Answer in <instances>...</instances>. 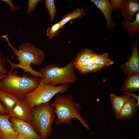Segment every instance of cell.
I'll return each instance as SVG.
<instances>
[{"label":"cell","mask_w":139,"mask_h":139,"mask_svg":"<svg viewBox=\"0 0 139 139\" xmlns=\"http://www.w3.org/2000/svg\"><path fill=\"white\" fill-rule=\"evenodd\" d=\"M1 37L5 39L8 43V45L13 50L14 55L17 56L16 58L19 61L18 64L12 62L8 59L4 58L11 66V70H13L15 68L22 69L23 73L27 72L30 73L29 75L41 77L42 75L39 71H36L30 66L32 64L34 66H39L44 62L45 57L44 51L37 48L33 45L29 43L25 42L20 45L18 49H15L9 41L7 34L1 36Z\"/></svg>","instance_id":"1"},{"label":"cell","mask_w":139,"mask_h":139,"mask_svg":"<svg viewBox=\"0 0 139 139\" xmlns=\"http://www.w3.org/2000/svg\"><path fill=\"white\" fill-rule=\"evenodd\" d=\"M19 73L17 70L7 71L6 76L0 81V89L11 93L20 100L37 87L41 77H32L26 73L20 76Z\"/></svg>","instance_id":"2"},{"label":"cell","mask_w":139,"mask_h":139,"mask_svg":"<svg viewBox=\"0 0 139 139\" xmlns=\"http://www.w3.org/2000/svg\"><path fill=\"white\" fill-rule=\"evenodd\" d=\"M73 100V96L70 94H56L54 100L51 103L54 108L56 126L64 124H70L72 119L76 118L87 129H89L87 121L80 113L81 110V106Z\"/></svg>","instance_id":"3"},{"label":"cell","mask_w":139,"mask_h":139,"mask_svg":"<svg viewBox=\"0 0 139 139\" xmlns=\"http://www.w3.org/2000/svg\"><path fill=\"white\" fill-rule=\"evenodd\" d=\"M74 68L73 60L62 67L58 64L50 63L39 69V72L42 75L41 80L46 84L53 86L59 84H73L77 79Z\"/></svg>","instance_id":"4"},{"label":"cell","mask_w":139,"mask_h":139,"mask_svg":"<svg viewBox=\"0 0 139 139\" xmlns=\"http://www.w3.org/2000/svg\"><path fill=\"white\" fill-rule=\"evenodd\" d=\"M31 125L42 139H47L53 133L52 126L56 118L50 101L32 108Z\"/></svg>","instance_id":"5"},{"label":"cell","mask_w":139,"mask_h":139,"mask_svg":"<svg viewBox=\"0 0 139 139\" xmlns=\"http://www.w3.org/2000/svg\"><path fill=\"white\" fill-rule=\"evenodd\" d=\"M68 84L53 86L46 84L41 80L39 85L33 91L25 94L23 99L31 109L41 104L50 101L55 95L64 93L68 90Z\"/></svg>","instance_id":"6"},{"label":"cell","mask_w":139,"mask_h":139,"mask_svg":"<svg viewBox=\"0 0 139 139\" xmlns=\"http://www.w3.org/2000/svg\"><path fill=\"white\" fill-rule=\"evenodd\" d=\"M9 121L18 134V139H42L32 125L24 121L10 117Z\"/></svg>","instance_id":"7"},{"label":"cell","mask_w":139,"mask_h":139,"mask_svg":"<svg viewBox=\"0 0 139 139\" xmlns=\"http://www.w3.org/2000/svg\"><path fill=\"white\" fill-rule=\"evenodd\" d=\"M139 41L132 43V53L125 63L121 64L120 68L127 76L132 74L139 73V54L138 51Z\"/></svg>","instance_id":"8"},{"label":"cell","mask_w":139,"mask_h":139,"mask_svg":"<svg viewBox=\"0 0 139 139\" xmlns=\"http://www.w3.org/2000/svg\"><path fill=\"white\" fill-rule=\"evenodd\" d=\"M9 114L10 117L24 121L31 125L32 119V109L23 99L18 101Z\"/></svg>","instance_id":"9"},{"label":"cell","mask_w":139,"mask_h":139,"mask_svg":"<svg viewBox=\"0 0 139 139\" xmlns=\"http://www.w3.org/2000/svg\"><path fill=\"white\" fill-rule=\"evenodd\" d=\"M120 10L124 20L131 22L134 14L139 12V1L123 0Z\"/></svg>","instance_id":"10"},{"label":"cell","mask_w":139,"mask_h":139,"mask_svg":"<svg viewBox=\"0 0 139 139\" xmlns=\"http://www.w3.org/2000/svg\"><path fill=\"white\" fill-rule=\"evenodd\" d=\"M9 114L0 115V131L1 139H16L18 133L13 128L9 121Z\"/></svg>","instance_id":"11"},{"label":"cell","mask_w":139,"mask_h":139,"mask_svg":"<svg viewBox=\"0 0 139 139\" xmlns=\"http://www.w3.org/2000/svg\"><path fill=\"white\" fill-rule=\"evenodd\" d=\"M139 107L137 100L131 97L125 103L117 118L120 120L133 118Z\"/></svg>","instance_id":"12"},{"label":"cell","mask_w":139,"mask_h":139,"mask_svg":"<svg viewBox=\"0 0 139 139\" xmlns=\"http://www.w3.org/2000/svg\"><path fill=\"white\" fill-rule=\"evenodd\" d=\"M95 4L96 7L100 10L105 18L107 25L109 29H112L115 23L112 20L111 14L113 10L110 1L108 0H90Z\"/></svg>","instance_id":"13"},{"label":"cell","mask_w":139,"mask_h":139,"mask_svg":"<svg viewBox=\"0 0 139 139\" xmlns=\"http://www.w3.org/2000/svg\"><path fill=\"white\" fill-rule=\"evenodd\" d=\"M121 90L124 92H131L139 90V73L128 76L121 86Z\"/></svg>","instance_id":"14"},{"label":"cell","mask_w":139,"mask_h":139,"mask_svg":"<svg viewBox=\"0 0 139 139\" xmlns=\"http://www.w3.org/2000/svg\"><path fill=\"white\" fill-rule=\"evenodd\" d=\"M131 97L128 95L124 92V94L121 96H118L111 93L110 95V99L112 107L115 115L116 117L126 103Z\"/></svg>","instance_id":"15"},{"label":"cell","mask_w":139,"mask_h":139,"mask_svg":"<svg viewBox=\"0 0 139 139\" xmlns=\"http://www.w3.org/2000/svg\"><path fill=\"white\" fill-rule=\"evenodd\" d=\"M19 100L11 93L0 89V100L5 106L7 114H10Z\"/></svg>","instance_id":"16"},{"label":"cell","mask_w":139,"mask_h":139,"mask_svg":"<svg viewBox=\"0 0 139 139\" xmlns=\"http://www.w3.org/2000/svg\"><path fill=\"white\" fill-rule=\"evenodd\" d=\"M97 54L93 50L87 48L81 50L77 53L74 65L75 68L79 66L82 64L95 56Z\"/></svg>","instance_id":"17"},{"label":"cell","mask_w":139,"mask_h":139,"mask_svg":"<svg viewBox=\"0 0 139 139\" xmlns=\"http://www.w3.org/2000/svg\"><path fill=\"white\" fill-rule=\"evenodd\" d=\"M121 25L125 29L129 37L133 38V36L139 31V12L136 13V18L133 22L122 21Z\"/></svg>","instance_id":"18"},{"label":"cell","mask_w":139,"mask_h":139,"mask_svg":"<svg viewBox=\"0 0 139 139\" xmlns=\"http://www.w3.org/2000/svg\"><path fill=\"white\" fill-rule=\"evenodd\" d=\"M86 13L84 10L78 8L74 10L71 13H67L63 15L59 21L62 27L70 21L73 19H78L83 18Z\"/></svg>","instance_id":"19"},{"label":"cell","mask_w":139,"mask_h":139,"mask_svg":"<svg viewBox=\"0 0 139 139\" xmlns=\"http://www.w3.org/2000/svg\"><path fill=\"white\" fill-rule=\"evenodd\" d=\"M103 68L100 65L93 63L79 66L76 68L79 73L84 74L91 72H96Z\"/></svg>","instance_id":"20"},{"label":"cell","mask_w":139,"mask_h":139,"mask_svg":"<svg viewBox=\"0 0 139 139\" xmlns=\"http://www.w3.org/2000/svg\"><path fill=\"white\" fill-rule=\"evenodd\" d=\"M108 54L104 53L95 56L93 63L99 64L103 67L109 66L114 64V62L108 58Z\"/></svg>","instance_id":"21"},{"label":"cell","mask_w":139,"mask_h":139,"mask_svg":"<svg viewBox=\"0 0 139 139\" xmlns=\"http://www.w3.org/2000/svg\"><path fill=\"white\" fill-rule=\"evenodd\" d=\"M45 6L48 10L50 15L51 22H52L55 18V14L57 10L54 0H45Z\"/></svg>","instance_id":"22"},{"label":"cell","mask_w":139,"mask_h":139,"mask_svg":"<svg viewBox=\"0 0 139 139\" xmlns=\"http://www.w3.org/2000/svg\"><path fill=\"white\" fill-rule=\"evenodd\" d=\"M62 27L59 21L56 22L50 27H48L47 29L46 34L49 39H51L60 32V29Z\"/></svg>","instance_id":"23"},{"label":"cell","mask_w":139,"mask_h":139,"mask_svg":"<svg viewBox=\"0 0 139 139\" xmlns=\"http://www.w3.org/2000/svg\"><path fill=\"white\" fill-rule=\"evenodd\" d=\"M43 1V0H29L27 3V14H28L34 11L37 3Z\"/></svg>","instance_id":"24"},{"label":"cell","mask_w":139,"mask_h":139,"mask_svg":"<svg viewBox=\"0 0 139 139\" xmlns=\"http://www.w3.org/2000/svg\"><path fill=\"white\" fill-rule=\"evenodd\" d=\"M5 61L0 52V73L6 74L8 71L6 67Z\"/></svg>","instance_id":"25"},{"label":"cell","mask_w":139,"mask_h":139,"mask_svg":"<svg viewBox=\"0 0 139 139\" xmlns=\"http://www.w3.org/2000/svg\"><path fill=\"white\" fill-rule=\"evenodd\" d=\"M122 0H111L110 3L112 8L114 10L115 9L120 10L121 9Z\"/></svg>","instance_id":"26"},{"label":"cell","mask_w":139,"mask_h":139,"mask_svg":"<svg viewBox=\"0 0 139 139\" xmlns=\"http://www.w3.org/2000/svg\"><path fill=\"white\" fill-rule=\"evenodd\" d=\"M7 3L10 7V12L12 13L13 11L20 10V8L14 5L11 0H2Z\"/></svg>","instance_id":"27"},{"label":"cell","mask_w":139,"mask_h":139,"mask_svg":"<svg viewBox=\"0 0 139 139\" xmlns=\"http://www.w3.org/2000/svg\"><path fill=\"white\" fill-rule=\"evenodd\" d=\"M7 112L5 106L0 100V115H7Z\"/></svg>","instance_id":"28"},{"label":"cell","mask_w":139,"mask_h":139,"mask_svg":"<svg viewBox=\"0 0 139 139\" xmlns=\"http://www.w3.org/2000/svg\"><path fill=\"white\" fill-rule=\"evenodd\" d=\"M126 93L129 95L131 97H134L137 100L138 103L139 105V95H137L134 93L131 92H124Z\"/></svg>","instance_id":"29"},{"label":"cell","mask_w":139,"mask_h":139,"mask_svg":"<svg viewBox=\"0 0 139 139\" xmlns=\"http://www.w3.org/2000/svg\"><path fill=\"white\" fill-rule=\"evenodd\" d=\"M95 56L93 57L92 58L90 59H89L85 62L82 64L80 66L92 63H93Z\"/></svg>","instance_id":"30"},{"label":"cell","mask_w":139,"mask_h":139,"mask_svg":"<svg viewBox=\"0 0 139 139\" xmlns=\"http://www.w3.org/2000/svg\"><path fill=\"white\" fill-rule=\"evenodd\" d=\"M6 76V74L1 73H0V81L2 79L4 78Z\"/></svg>","instance_id":"31"},{"label":"cell","mask_w":139,"mask_h":139,"mask_svg":"<svg viewBox=\"0 0 139 139\" xmlns=\"http://www.w3.org/2000/svg\"><path fill=\"white\" fill-rule=\"evenodd\" d=\"M0 139H1V133L0 131Z\"/></svg>","instance_id":"32"},{"label":"cell","mask_w":139,"mask_h":139,"mask_svg":"<svg viewBox=\"0 0 139 139\" xmlns=\"http://www.w3.org/2000/svg\"><path fill=\"white\" fill-rule=\"evenodd\" d=\"M16 139H17V138Z\"/></svg>","instance_id":"33"}]
</instances>
